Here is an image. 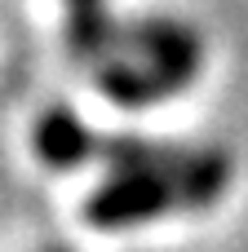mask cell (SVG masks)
Masks as SVG:
<instances>
[{"mask_svg":"<svg viewBox=\"0 0 248 252\" xmlns=\"http://www.w3.org/2000/svg\"><path fill=\"white\" fill-rule=\"evenodd\" d=\"M169 208H186V190L169 173H115L84 208L93 226H124L138 217H155Z\"/></svg>","mask_w":248,"mask_h":252,"instance_id":"cell-1","label":"cell"},{"mask_svg":"<svg viewBox=\"0 0 248 252\" xmlns=\"http://www.w3.org/2000/svg\"><path fill=\"white\" fill-rule=\"evenodd\" d=\"M129 40L151 58L146 66L164 80V89H182L195 66H200V35L186 27V22H173V18H151V22H133L129 27Z\"/></svg>","mask_w":248,"mask_h":252,"instance_id":"cell-2","label":"cell"},{"mask_svg":"<svg viewBox=\"0 0 248 252\" xmlns=\"http://www.w3.org/2000/svg\"><path fill=\"white\" fill-rule=\"evenodd\" d=\"M35 151L53 168H67V164H80L84 155H93V137L80 128V120L71 111H49L35 128Z\"/></svg>","mask_w":248,"mask_h":252,"instance_id":"cell-3","label":"cell"},{"mask_svg":"<svg viewBox=\"0 0 248 252\" xmlns=\"http://www.w3.org/2000/svg\"><path fill=\"white\" fill-rule=\"evenodd\" d=\"M71 4H75V0H71Z\"/></svg>","mask_w":248,"mask_h":252,"instance_id":"cell-4","label":"cell"}]
</instances>
